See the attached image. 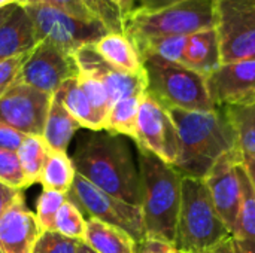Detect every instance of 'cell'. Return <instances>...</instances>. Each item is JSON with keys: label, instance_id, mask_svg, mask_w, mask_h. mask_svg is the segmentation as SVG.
I'll return each instance as SVG.
<instances>
[{"label": "cell", "instance_id": "31", "mask_svg": "<svg viewBox=\"0 0 255 253\" xmlns=\"http://www.w3.org/2000/svg\"><path fill=\"white\" fill-rule=\"evenodd\" d=\"M78 82L82 88V91L85 92L88 101L91 103L94 112L97 113V116L103 121H106V116L111 110V98H109V94L105 88V85L93 75L84 72V70H79L78 72Z\"/></svg>", "mask_w": 255, "mask_h": 253}, {"label": "cell", "instance_id": "19", "mask_svg": "<svg viewBox=\"0 0 255 253\" xmlns=\"http://www.w3.org/2000/svg\"><path fill=\"white\" fill-rule=\"evenodd\" d=\"M182 64L205 78L221 66V49L215 28L188 36Z\"/></svg>", "mask_w": 255, "mask_h": 253}, {"label": "cell", "instance_id": "20", "mask_svg": "<svg viewBox=\"0 0 255 253\" xmlns=\"http://www.w3.org/2000/svg\"><path fill=\"white\" fill-rule=\"evenodd\" d=\"M238 171L242 183V206L232 234V243L236 253H255V192L244 161L238 166Z\"/></svg>", "mask_w": 255, "mask_h": 253}, {"label": "cell", "instance_id": "42", "mask_svg": "<svg viewBox=\"0 0 255 253\" xmlns=\"http://www.w3.org/2000/svg\"><path fill=\"white\" fill-rule=\"evenodd\" d=\"M111 1H114L121 10H123V13L124 15H127V13H130V12H133V9H134V4H136V0H111Z\"/></svg>", "mask_w": 255, "mask_h": 253}, {"label": "cell", "instance_id": "37", "mask_svg": "<svg viewBox=\"0 0 255 253\" xmlns=\"http://www.w3.org/2000/svg\"><path fill=\"white\" fill-rule=\"evenodd\" d=\"M134 253H178L172 243L158 239H145L136 243Z\"/></svg>", "mask_w": 255, "mask_h": 253}, {"label": "cell", "instance_id": "45", "mask_svg": "<svg viewBox=\"0 0 255 253\" xmlns=\"http://www.w3.org/2000/svg\"><path fill=\"white\" fill-rule=\"evenodd\" d=\"M16 3H18V0H0V9L12 6V4H16Z\"/></svg>", "mask_w": 255, "mask_h": 253}, {"label": "cell", "instance_id": "14", "mask_svg": "<svg viewBox=\"0 0 255 253\" xmlns=\"http://www.w3.org/2000/svg\"><path fill=\"white\" fill-rule=\"evenodd\" d=\"M206 86L217 107L255 104V58L221 64L206 76Z\"/></svg>", "mask_w": 255, "mask_h": 253}, {"label": "cell", "instance_id": "5", "mask_svg": "<svg viewBox=\"0 0 255 253\" xmlns=\"http://www.w3.org/2000/svg\"><path fill=\"white\" fill-rule=\"evenodd\" d=\"M215 28L214 0H187L157 12L133 10L124 15V34L134 48L152 39L167 36H191Z\"/></svg>", "mask_w": 255, "mask_h": 253}, {"label": "cell", "instance_id": "36", "mask_svg": "<svg viewBox=\"0 0 255 253\" xmlns=\"http://www.w3.org/2000/svg\"><path fill=\"white\" fill-rule=\"evenodd\" d=\"M25 134L12 128L10 125L0 122V149L3 151H10V152H18L19 146L25 140Z\"/></svg>", "mask_w": 255, "mask_h": 253}, {"label": "cell", "instance_id": "8", "mask_svg": "<svg viewBox=\"0 0 255 253\" xmlns=\"http://www.w3.org/2000/svg\"><path fill=\"white\" fill-rule=\"evenodd\" d=\"M67 198L78 206V209L109 225L118 227L126 231L133 240L142 242L146 239L143 216L140 206L128 204L88 182L76 173L73 185L67 192Z\"/></svg>", "mask_w": 255, "mask_h": 253}, {"label": "cell", "instance_id": "30", "mask_svg": "<svg viewBox=\"0 0 255 253\" xmlns=\"http://www.w3.org/2000/svg\"><path fill=\"white\" fill-rule=\"evenodd\" d=\"M54 230L69 239H75L79 242H84V239H85L87 221L84 219L82 212L78 209V206L73 204L69 198L61 206V209L55 218Z\"/></svg>", "mask_w": 255, "mask_h": 253}, {"label": "cell", "instance_id": "1", "mask_svg": "<svg viewBox=\"0 0 255 253\" xmlns=\"http://www.w3.org/2000/svg\"><path fill=\"white\" fill-rule=\"evenodd\" d=\"M169 112L178 133V157L173 167L184 177L205 179L224 154L236 149V133L226 109Z\"/></svg>", "mask_w": 255, "mask_h": 253}, {"label": "cell", "instance_id": "29", "mask_svg": "<svg viewBox=\"0 0 255 253\" xmlns=\"http://www.w3.org/2000/svg\"><path fill=\"white\" fill-rule=\"evenodd\" d=\"M188 36H167V37H158L148 40L145 43H140L136 46V51L139 52L140 60L148 55H155L161 60L182 64L184 52L187 48Z\"/></svg>", "mask_w": 255, "mask_h": 253}, {"label": "cell", "instance_id": "2", "mask_svg": "<svg viewBox=\"0 0 255 253\" xmlns=\"http://www.w3.org/2000/svg\"><path fill=\"white\" fill-rule=\"evenodd\" d=\"M72 161L76 173L102 191L140 206L139 169L123 136L93 131L79 142Z\"/></svg>", "mask_w": 255, "mask_h": 253}, {"label": "cell", "instance_id": "25", "mask_svg": "<svg viewBox=\"0 0 255 253\" xmlns=\"http://www.w3.org/2000/svg\"><path fill=\"white\" fill-rule=\"evenodd\" d=\"M75 176H76V169L67 152H58L49 149L39 179L42 188L67 194L73 185Z\"/></svg>", "mask_w": 255, "mask_h": 253}, {"label": "cell", "instance_id": "44", "mask_svg": "<svg viewBox=\"0 0 255 253\" xmlns=\"http://www.w3.org/2000/svg\"><path fill=\"white\" fill-rule=\"evenodd\" d=\"M78 253H96L91 248H88L84 242H81V245H79V249H78Z\"/></svg>", "mask_w": 255, "mask_h": 253}, {"label": "cell", "instance_id": "43", "mask_svg": "<svg viewBox=\"0 0 255 253\" xmlns=\"http://www.w3.org/2000/svg\"><path fill=\"white\" fill-rule=\"evenodd\" d=\"M13 6L15 4H12V6H7V7H3V9H0V24L9 16V13L12 12V9H13Z\"/></svg>", "mask_w": 255, "mask_h": 253}, {"label": "cell", "instance_id": "39", "mask_svg": "<svg viewBox=\"0 0 255 253\" xmlns=\"http://www.w3.org/2000/svg\"><path fill=\"white\" fill-rule=\"evenodd\" d=\"M21 192H22L21 189L10 188V186L4 185L3 182H0V218L3 216V213L7 210V207L15 201V198Z\"/></svg>", "mask_w": 255, "mask_h": 253}, {"label": "cell", "instance_id": "26", "mask_svg": "<svg viewBox=\"0 0 255 253\" xmlns=\"http://www.w3.org/2000/svg\"><path fill=\"white\" fill-rule=\"evenodd\" d=\"M143 94L130 95L114 103L105 121V131L136 140L137 116Z\"/></svg>", "mask_w": 255, "mask_h": 253}, {"label": "cell", "instance_id": "48", "mask_svg": "<svg viewBox=\"0 0 255 253\" xmlns=\"http://www.w3.org/2000/svg\"><path fill=\"white\" fill-rule=\"evenodd\" d=\"M178 253H179V252H178Z\"/></svg>", "mask_w": 255, "mask_h": 253}, {"label": "cell", "instance_id": "40", "mask_svg": "<svg viewBox=\"0 0 255 253\" xmlns=\"http://www.w3.org/2000/svg\"><path fill=\"white\" fill-rule=\"evenodd\" d=\"M206 253H236L235 252V248H233V243H232V239L220 243L218 246L212 248L211 251H208Z\"/></svg>", "mask_w": 255, "mask_h": 253}, {"label": "cell", "instance_id": "46", "mask_svg": "<svg viewBox=\"0 0 255 253\" xmlns=\"http://www.w3.org/2000/svg\"><path fill=\"white\" fill-rule=\"evenodd\" d=\"M0 253H1V251H0Z\"/></svg>", "mask_w": 255, "mask_h": 253}, {"label": "cell", "instance_id": "12", "mask_svg": "<svg viewBox=\"0 0 255 253\" xmlns=\"http://www.w3.org/2000/svg\"><path fill=\"white\" fill-rule=\"evenodd\" d=\"M51 101V94L24 84H15L0 97V122L25 136L42 137Z\"/></svg>", "mask_w": 255, "mask_h": 253}, {"label": "cell", "instance_id": "34", "mask_svg": "<svg viewBox=\"0 0 255 253\" xmlns=\"http://www.w3.org/2000/svg\"><path fill=\"white\" fill-rule=\"evenodd\" d=\"M81 242L69 239L58 231H42L37 239L33 253H78Z\"/></svg>", "mask_w": 255, "mask_h": 253}, {"label": "cell", "instance_id": "28", "mask_svg": "<svg viewBox=\"0 0 255 253\" xmlns=\"http://www.w3.org/2000/svg\"><path fill=\"white\" fill-rule=\"evenodd\" d=\"M48 152L49 148L46 142L43 140V137L37 136H27L22 145L19 146L16 155L19 158L28 186L33 183H39Z\"/></svg>", "mask_w": 255, "mask_h": 253}, {"label": "cell", "instance_id": "33", "mask_svg": "<svg viewBox=\"0 0 255 253\" xmlns=\"http://www.w3.org/2000/svg\"><path fill=\"white\" fill-rule=\"evenodd\" d=\"M0 182L21 191L28 186L16 152L0 149Z\"/></svg>", "mask_w": 255, "mask_h": 253}, {"label": "cell", "instance_id": "32", "mask_svg": "<svg viewBox=\"0 0 255 253\" xmlns=\"http://www.w3.org/2000/svg\"><path fill=\"white\" fill-rule=\"evenodd\" d=\"M67 201V194L54 189H42L36 203V218L42 231H52L55 218L61 206Z\"/></svg>", "mask_w": 255, "mask_h": 253}, {"label": "cell", "instance_id": "17", "mask_svg": "<svg viewBox=\"0 0 255 253\" xmlns=\"http://www.w3.org/2000/svg\"><path fill=\"white\" fill-rule=\"evenodd\" d=\"M45 3L85 22H100L109 33H124L123 10L111 0H18V4Z\"/></svg>", "mask_w": 255, "mask_h": 253}, {"label": "cell", "instance_id": "41", "mask_svg": "<svg viewBox=\"0 0 255 253\" xmlns=\"http://www.w3.org/2000/svg\"><path fill=\"white\" fill-rule=\"evenodd\" d=\"M244 166L247 170V174L250 177V182L254 188L255 192V158H250V160H244Z\"/></svg>", "mask_w": 255, "mask_h": 253}, {"label": "cell", "instance_id": "21", "mask_svg": "<svg viewBox=\"0 0 255 253\" xmlns=\"http://www.w3.org/2000/svg\"><path fill=\"white\" fill-rule=\"evenodd\" d=\"M97 54L126 73H142L143 64L133 42L124 33H108L94 45Z\"/></svg>", "mask_w": 255, "mask_h": 253}, {"label": "cell", "instance_id": "16", "mask_svg": "<svg viewBox=\"0 0 255 253\" xmlns=\"http://www.w3.org/2000/svg\"><path fill=\"white\" fill-rule=\"evenodd\" d=\"M42 234L37 218L25 206L22 192L0 218V251L1 253H33V248Z\"/></svg>", "mask_w": 255, "mask_h": 253}, {"label": "cell", "instance_id": "9", "mask_svg": "<svg viewBox=\"0 0 255 253\" xmlns=\"http://www.w3.org/2000/svg\"><path fill=\"white\" fill-rule=\"evenodd\" d=\"M221 64L255 58V0H214Z\"/></svg>", "mask_w": 255, "mask_h": 253}, {"label": "cell", "instance_id": "47", "mask_svg": "<svg viewBox=\"0 0 255 253\" xmlns=\"http://www.w3.org/2000/svg\"><path fill=\"white\" fill-rule=\"evenodd\" d=\"M205 253H206V252H205Z\"/></svg>", "mask_w": 255, "mask_h": 253}, {"label": "cell", "instance_id": "11", "mask_svg": "<svg viewBox=\"0 0 255 253\" xmlns=\"http://www.w3.org/2000/svg\"><path fill=\"white\" fill-rule=\"evenodd\" d=\"M78 72L73 55L49 42H39L28 54L16 84L54 95L67 79L78 76Z\"/></svg>", "mask_w": 255, "mask_h": 253}, {"label": "cell", "instance_id": "15", "mask_svg": "<svg viewBox=\"0 0 255 253\" xmlns=\"http://www.w3.org/2000/svg\"><path fill=\"white\" fill-rule=\"evenodd\" d=\"M73 58L79 70L96 76L105 85L112 104L121 98L143 94L146 91L145 70L142 73H126L105 61L93 45L78 49L73 54Z\"/></svg>", "mask_w": 255, "mask_h": 253}, {"label": "cell", "instance_id": "3", "mask_svg": "<svg viewBox=\"0 0 255 253\" xmlns=\"http://www.w3.org/2000/svg\"><path fill=\"white\" fill-rule=\"evenodd\" d=\"M140 210L148 239L175 243L184 176L170 164L137 148Z\"/></svg>", "mask_w": 255, "mask_h": 253}, {"label": "cell", "instance_id": "10", "mask_svg": "<svg viewBox=\"0 0 255 253\" xmlns=\"http://www.w3.org/2000/svg\"><path fill=\"white\" fill-rule=\"evenodd\" d=\"M136 146L173 166L178 157V133L170 112L145 91L137 116Z\"/></svg>", "mask_w": 255, "mask_h": 253}, {"label": "cell", "instance_id": "7", "mask_svg": "<svg viewBox=\"0 0 255 253\" xmlns=\"http://www.w3.org/2000/svg\"><path fill=\"white\" fill-rule=\"evenodd\" d=\"M21 6H24L33 22L37 43L49 42L70 55L84 46L94 45L109 33L100 22H85L45 3Z\"/></svg>", "mask_w": 255, "mask_h": 253}, {"label": "cell", "instance_id": "4", "mask_svg": "<svg viewBox=\"0 0 255 253\" xmlns=\"http://www.w3.org/2000/svg\"><path fill=\"white\" fill-rule=\"evenodd\" d=\"M232 239L221 221L205 179L184 177L175 249L179 253H205Z\"/></svg>", "mask_w": 255, "mask_h": 253}, {"label": "cell", "instance_id": "6", "mask_svg": "<svg viewBox=\"0 0 255 253\" xmlns=\"http://www.w3.org/2000/svg\"><path fill=\"white\" fill-rule=\"evenodd\" d=\"M146 75V92L167 109L214 110L206 78L184 64L170 63L155 55L142 58Z\"/></svg>", "mask_w": 255, "mask_h": 253}, {"label": "cell", "instance_id": "13", "mask_svg": "<svg viewBox=\"0 0 255 253\" xmlns=\"http://www.w3.org/2000/svg\"><path fill=\"white\" fill-rule=\"evenodd\" d=\"M242 161L239 151L233 149L224 154L205 176L214 206L230 234L235 231L242 206V183L238 171Z\"/></svg>", "mask_w": 255, "mask_h": 253}, {"label": "cell", "instance_id": "23", "mask_svg": "<svg viewBox=\"0 0 255 253\" xmlns=\"http://www.w3.org/2000/svg\"><path fill=\"white\" fill-rule=\"evenodd\" d=\"M67 109V112L79 122L81 128H88L91 131H103L105 124L94 112L91 103L88 101L85 92L82 91L78 76L67 79L58 91L54 94Z\"/></svg>", "mask_w": 255, "mask_h": 253}, {"label": "cell", "instance_id": "24", "mask_svg": "<svg viewBox=\"0 0 255 253\" xmlns=\"http://www.w3.org/2000/svg\"><path fill=\"white\" fill-rule=\"evenodd\" d=\"M79 128V122L67 112L64 104L55 95H52L45 130L42 134L48 148L51 151L66 152L70 140Z\"/></svg>", "mask_w": 255, "mask_h": 253}, {"label": "cell", "instance_id": "38", "mask_svg": "<svg viewBox=\"0 0 255 253\" xmlns=\"http://www.w3.org/2000/svg\"><path fill=\"white\" fill-rule=\"evenodd\" d=\"M187 0H136L133 10H143V12H157L161 9H167L184 3Z\"/></svg>", "mask_w": 255, "mask_h": 253}, {"label": "cell", "instance_id": "27", "mask_svg": "<svg viewBox=\"0 0 255 253\" xmlns=\"http://www.w3.org/2000/svg\"><path fill=\"white\" fill-rule=\"evenodd\" d=\"M226 112L236 133V149L244 160L255 158V104L227 107Z\"/></svg>", "mask_w": 255, "mask_h": 253}, {"label": "cell", "instance_id": "35", "mask_svg": "<svg viewBox=\"0 0 255 253\" xmlns=\"http://www.w3.org/2000/svg\"><path fill=\"white\" fill-rule=\"evenodd\" d=\"M31 52V51H30ZM10 57V58H1L0 60V97L12 86L16 84L18 76L21 73V69L28 57V54Z\"/></svg>", "mask_w": 255, "mask_h": 253}, {"label": "cell", "instance_id": "18", "mask_svg": "<svg viewBox=\"0 0 255 253\" xmlns=\"http://www.w3.org/2000/svg\"><path fill=\"white\" fill-rule=\"evenodd\" d=\"M37 45L33 22L21 4H15L0 24V60L27 54Z\"/></svg>", "mask_w": 255, "mask_h": 253}, {"label": "cell", "instance_id": "22", "mask_svg": "<svg viewBox=\"0 0 255 253\" xmlns=\"http://www.w3.org/2000/svg\"><path fill=\"white\" fill-rule=\"evenodd\" d=\"M84 243L96 253H134L136 242L118 227L96 218L87 221Z\"/></svg>", "mask_w": 255, "mask_h": 253}]
</instances>
